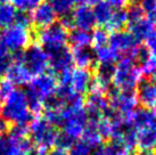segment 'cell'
<instances>
[{"label": "cell", "instance_id": "obj_17", "mask_svg": "<svg viewBox=\"0 0 156 155\" xmlns=\"http://www.w3.org/2000/svg\"><path fill=\"white\" fill-rule=\"evenodd\" d=\"M138 102L145 108L156 110V85L152 81H143L138 87Z\"/></svg>", "mask_w": 156, "mask_h": 155}, {"label": "cell", "instance_id": "obj_37", "mask_svg": "<svg viewBox=\"0 0 156 155\" xmlns=\"http://www.w3.org/2000/svg\"><path fill=\"white\" fill-rule=\"evenodd\" d=\"M48 150L44 148V147L37 146V145H32V147L30 148V151L27 153V155H46L47 154Z\"/></svg>", "mask_w": 156, "mask_h": 155}, {"label": "cell", "instance_id": "obj_22", "mask_svg": "<svg viewBox=\"0 0 156 155\" xmlns=\"http://www.w3.org/2000/svg\"><path fill=\"white\" fill-rule=\"evenodd\" d=\"M92 10H94V15H95V18H96V23L100 26L101 25L105 26L107 24V22L109 21V18H111L113 12H114V9L107 4L106 0H100V1H98L94 6Z\"/></svg>", "mask_w": 156, "mask_h": 155}, {"label": "cell", "instance_id": "obj_11", "mask_svg": "<svg viewBox=\"0 0 156 155\" xmlns=\"http://www.w3.org/2000/svg\"><path fill=\"white\" fill-rule=\"evenodd\" d=\"M84 108L87 112L89 121L98 120L108 111V102L105 94L97 91H89L87 102L84 103Z\"/></svg>", "mask_w": 156, "mask_h": 155}, {"label": "cell", "instance_id": "obj_1", "mask_svg": "<svg viewBox=\"0 0 156 155\" xmlns=\"http://www.w3.org/2000/svg\"><path fill=\"white\" fill-rule=\"evenodd\" d=\"M26 87L25 94L31 113L39 114L44 110V104L56 96L58 81L52 73L44 72L39 75H34Z\"/></svg>", "mask_w": 156, "mask_h": 155}, {"label": "cell", "instance_id": "obj_30", "mask_svg": "<svg viewBox=\"0 0 156 155\" xmlns=\"http://www.w3.org/2000/svg\"><path fill=\"white\" fill-rule=\"evenodd\" d=\"M14 90H15V86L8 79H0V100L4 102Z\"/></svg>", "mask_w": 156, "mask_h": 155}, {"label": "cell", "instance_id": "obj_26", "mask_svg": "<svg viewBox=\"0 0 156 155\" xmlns=\"http://www.w3.org/2000/svg\"><path fill=\"white\" fill-rule=\"evenodd\" d=\"M50 5L55 10L57 17L69 16L73 10V5L69 0H50Z\"/></svg>", "mask_w": 156, "mask_h": 155}, {"label": "cell", "instance_id": "obj_19", "mask_svg": "<svg viewBox=\"0 0 156 155\" xmlns=\"http://www.w3.org/2000/svg\"><path fill=\"white\" fill-rule=\"evenodd\" d=\"M73 64L76 65V67L81 69H90L95 65V55L94 50H91L90 47L87 48H72L71 50Z\"/></svg>", "mask_w": 156, "mask_h": 155}, {"label": "cell", "instance_id": "obj_25", "mask_svg": "<svg viewBox=\"0 0 156 155\" xmlns=\"http://www.w3.org/2000/svg\"><path fill=\"white\" fill-rule=\"evenodd\" d=\"M16 9L9 2H1L0 4V27H7L15 23L16 17Z\"/></svg>", "mask_w": 156, "mask_h": 155}, {"label": "cell", "instance_id": "obj_3", "mask_svg": "<svg viewBox=\"0 0 156 155\" xmlns=\"http://www.w3.org/2000/svg\"><path fill=\"white\" fill-rule=\"evenodd\" d=\"M1 117L7 123H13L14 125H27L30 123L32 121V113L29 107L25 91L15 89L5 99L1 105Z\"/></svg>", "mask_w": 156, "mask_h": 155}, {"label": "cell", "instance_id": "obj_36", "mask_svg": "<svg viewBox=\"0 0 156 155\" xmlns=\"http://www.w3.org/2000/svg\"><path fill=\"white\" fill-rule=\"evenodd\" d=\"M155 4H156V0H140V2H139L140 7L143 8L144 13L146 14H148L152 10V8L154 7Z\"/></svg>", "mask_w": 156, "mask_h": 155}, {"label": "cell", "instance_id": "obj_14", "mask_svg": "<svg viewBox=\"0 0 156 155\" xmlns=\"http://www.w3.org/2000/svg\"><path fill=\"white\" fill-rule=\"evenodd\" d=\"M57 15L55 10L52 9L50 2L42 1L37 7L32 9L31 14V22L34 24L37 27L44 29L47 26L51 25L54 23H56Z\"/></svg>", "mask_w": 156, "mask_h": 155}, {"label": "cell", "instance_id": "obj_42", "mask_svg": "<svg viewBox=\"0 0 156 155\" xmlns=\"http://www.w3.org/2000/svg\"><path fill=\"white\" fill-rule=\"evenodd\" d=\"M147 15H148L147 17L149 18V20L153 22V24L155 25V24H156V4L154 5V7L152 8V10H151V12H149Z\"/></svg>", "mask_w": 156, "mask_h": 155}, {"label": "cell", "instance_id": "obj_6", "mask_svg": "<svg viewBox=\"0 0 156 155\" xmlns=\"http://www.w3.org/2000/svg\"><path fill=\"white\" fill-rule=\"evenodd\" d=\"M27 128L32 144L47 150L49 147L56 145V140L59 132L56 129V127L47 122L44 117L37 116L35 119H32Z\"/></svg>", "mask_w": 156, "mask_h": 155}, {"label": "cell", "instance_id": "obj_35", "mask_svg": "<svg viewBox=\"0 0 156 155\" xmlns=\"http://www.w3.org/2000/svg\"><path fill=\"white\" fill-rule=\"evenodd\" d=\"M107 4L112 7L114 10H120L124 9L129 4V0H106Z\"/></svg>", "mask_w": 156, "mask_h": 155}, {"label": "cell", "instance_id": "obj_16", "mask_svg": "<svg viewBox=\"0 0 156 155\" xmlns=\"http://www.w3.org/2000/svg\"><path fill=\"white\" fill-rule=\"evenodd\" d=\"M48 57H49V67H51L52 71L57 73L71 70L73 66L72 54L67 47H63L55 52H49Z\"/></svg>", "mask_w": 156, "mask_h": 155}, {"label": "cell", "instance_id": "obj_9", "mask_svg": "<svg viewBox=\"0 0 156 155\" xmlns=\"http://www.w3.org/2000/svg\"><path fill=\"white\" fill-rule=\"evenodd\" d=\"M38 41L47 54H49L66 47L69 41V31L61 23H54L47 27L40 29L38 32Z\"/></svg>", "mask_w": 156, "mask_h": 155}, {"label": "cell", "instance_id": "obj_23", "mask_svg": "<svg viewBox=\"0 0 156 155\" xmlns=\"http://www.w3.org/2000/svg\"><path fill=\"white\" fill-rule=\"evenodd\" d=\"M128 23H129V20H128L126 10H124V9L114 10L111 18H109V21L105 25V30L112 31V32L121 31L124 26L128 25Z\"/></svg>", "mask_w": 156, "mask_h": 155}, {"label": "cell", "instance_id": "obj_10", "mask_svg": "<svg viewBox=\"0 0 156 155\" xmlns=\"http://www.w3.org/2000/svg\"><path fill=\"white\" fill-rule=\"evenodd\" d=\"M108 45L119 55L130 56L134 60L141 48L139 46V41L134 39L129 31L123 30L113 32L108 38Z\"/></svg>", "mask_w": 156, "mask_h": 155}, {"label": "cell", "instance_id": "obj_34", "mask_svg": "<svg viewBox=\"0 0 156 155\" xmlns=\"http://www.w3.org/2000/svg\"><path fill=\"white\" fill-rule=\"evenodd\" d=\"M15 23H17L20 25L30 27L31 25V16L26 10H18L16 13V17H15Z\"/></svg>", "mask_w": 156, "mask_h": 155}, {"label": "cell", "instance_id": "obj_28", "mask_svg": "<svg viewBox=\"0 0 156 155\" xmlns=\"http://www.w3.org/2000/svg\"><path fill=\"white\" fill-rule=\"evenodd\" d=\"M108 38L109 34L107 30L105 29H96L92 33H91V45L94 46V48H98L101 46H105L108 43Z\"/></svg>", "mask_w": 156, "mask_h": 155}, {"label": "cell", "instance_id": "obj_44", "mask_svg": "<svg viewBox=\"0 0 156 155\" xmlns=\"http://www.w3.org/2000/svg\"><path fill=\"white\" fill-rule=\"evenodd\" d=\"M71 2H72V5H78V6H80V5H86V0H69Z\"/></svg>", "mask_w": 156, "mask_h": 155}, {"label": "cell", "instance_id": "obj_13", "mask_svg": "<svg viewBox=\"0 0 156 155\" xmlns=\"http://www.w3.org/2000/svg\"><path fill=\"white\" fill-rule=\"evenodd\" d=\"M71 20H72L73 27L79 30L90 31L97 25L94 10L91 8V6H88V5H80L74 10H72Z\"/></svg>", "mask_w": 156, "mask_h": 155}, {"label": "cell", "instance_id": "obj_41", "mask_svg": "<svg viewBox=\"0 0 156 155\" xmlns=\"http://www.w3.org/2000/svg\"><path fill=\"white\" fill-rule=\"evenodd\" d=\"M7 130H8V123L2 117H0V135L6 134Z\"/></svg>", "mask_w": 156, "mask_h": 155}, {"label": "cell", "instance_id": "obj_47", "mask_svg": "<svg viewBox=\"0 0 156 155\" xmlns=\"http://www.w3.org/2000/svg\"><path fill=\"white\" fill-rule=\"evenodd\" d=\"M0 115H1V103H0Z\"/></svg>", "mask_w": 156, "mask_h": 155}, {"label": "cell", "instance_id": "obj_24", "mask_svg": "<svg viewBox=\"0 0 156 155\" xmlns=\"http://www.w3.org/2000/svg\"><path fill=\"white\" fill-rule=\"evenodd\" d=\"M80 139H82L83 142H87L88 145L92 147L94 150H95L96 147L100 146L101 142H103V138L100 137V135L98 134V131L96 129L95 123L91 122V121H88L87 128H86L82 137L80 138Z\"/></svg>", "mask_w": 156, "mask_h": 155}, {"label": "cell", "instance_id": "obj_39", "mask_svg": "<svg viewBox=\"0 0 156 155\" xmlns=\"http://www.w3.org/2000/svg\"><path fill=\"white\" fill-rule=\"evenodd\" d=\"M44 0H26V10L33 9L39 4H41Z\"/></svg>", "mask_w": 156, "mask_h": 155}, {"label": "cell", "instance_id": "obj_32", "mask_svg": "<svg viewBox=\"0 0 156 155\" xmlns=\"http://www.w3.org/2000/svg\"><path fill=\"white\" fill-rule=\"evenodd\" d=\"M0 155H14L13 146L8 135H0Z\"/></svg>", "mask_w": 156, "mask_h": 155}, {"label": "cell", "instance_id": "obj_20", "mask_svg": "<svg viewBox=\"0 0 156 155\" xmlns=\"http://www.w3.org/2000/svg\"><path fill=\"white\" fill-rule=\"evenodd\" d=\"M94 55L95 60L98 64H112L119 60L120 55L113 49L108 43L98 48H94Z\"/></svg>", "mask_w": 156, "mask_h": 155}, {"label": "cell", "instance_id": "obj_8", "mask_svg": "<svg viewBox=\"0 0 156 155\" xmlns=\"http://www.w3.org/2000/svg\"><path fill=\"white\" fill-rule=\"evenodd\" d=\"M107 102L109 110L121 116L132 114L139 104L137 94L134 91L119 90L116 88L107 91Z\"/></svg>", "mask_w": 156, "mask_h": 155}, {"label": "cell", "instance_id": "obj_29", "mask_svg": "<svg viewBox=\"0 0 156 155\" xmlns=\"http://www.w3.org/2000/svg\"><path fill=\"white\" fill-rule=\"evenodd\" d=\"M13 62V56L8 52L0 48V79L6 75L7 70Z\"/></svg>", "mask_w": 156, "mask_h": 155}, {"label": "cell", "instance_id": "obj_38", "mask_svg": "<svg viewBox=\"0 0 156 155\" xmlns=\"http://www.w3.org/2000/svg\"><path fill=\"white\" fill-rule=\"evenodd\" d=\"M9 4L12 5L15 9L18 10H26V0H8ZM27 12V10H26Z\"/></svg>", "mask_w": 156, "mask_h": 155}, {"label": "cell", "instance_id": "obj_4", "mask_svg": "<svg viewBox=\"0 0 156 155\" xmlns=\"http://www.w3.org/2000/svg\"><path fill=\"white\" fill-rule=\"evenodd\" d=\"M143 72L132 57L123 56L114 65L112 83L119 90L133 91L143 82Z\"/></svg>", "mask_w": 156, "mask_h": 155}, {"label": "cell", "instance_id": "obj_2", "mask_svg": "<svg viewBox=\"0 0 156 155\" xmlns=\"http://www.w3.org/2000/svg\"><path fill=\"white\" fill-rule=\"evenodd\" d=\"M126 123L132 125L140 150H153L156 147V110L140 108L132 114L122 116Z\"/></svg>", "mask_w": 156, "mask_h": 155}, {"label": "cell", "instance_id": "obj_40", "mask_svg": "<svg viewBox=\"0 0 156 155\" xmlns=\"http://www.w3.org/2000/svg\"><path fill=\"white\" fill-rule=\"evenodd\" d=\"M46 155H69V154H67V151H65V150H62V148L56 147V148H54L51 151L47 152Z\"/></svg>", "mask_w": 156, "mask_h": 155}, {"label": "cell", "instance_id": "obj_45", "mask_svg": "<svg viewBox=\"0 0 156 155\" xmlns=\"http://www.w3.org/2000/svg\"><path fill=\"white\" fill-rule=\"evenodd\" d=\"M98 1H100V0H86V5H88V6H95Z\"/></svg>", "mask_w": 156, "mask_h": 155}, {"label": "cell", "instance_id": "obj_46", "mask_svg": "<svg viewBox=\"0 0 156 155\" xmlns=\"http://www.w3.org/2000/svg\"><path fill=\"white\" fill-rule=\"evenodd\" d=\"M1 2H8V0H0V4Z\"/></svg>", "mask_w": 156, "mask_h": 155}, {"label": "cell", "instance_id": "obj_15", "mask_svg": "<svg viewBox=\"0 0 156 155\" xmlns=\"http://www.w3.org/2000/svg\"><path fill=\"white\" fill-rule=\"evenodd\" d=\"M32 78L33 75L25 65L17 57L13 56V62L7 70L6 79H8L14 86H27Z\"/></svg>", "mask_w": 156, "mask_h": 155}, {"label": "cell", "instance_id": "obj_43", "mask_svg": "<svg viewBox=\"0 0 156 155\" xmlns=\"http://www.w3.org/2000/svg\"><path fill=\"white\" fill-rule=\"evenodd\" d=\"M137 155H156L152 150H141Z\"/></svg>", "mask_w": 156, "mask_h": 155}, {"label": "cell", "instance_id": "obj_48", "mask_svg": "<svg viewBox=\"0 0 156 155\" xmlns=\"http://www.w3.org/2000/svg\"><path fill=\"white\" fill-rule=\"evenodd\" d=\"M155 85H156V83H155Z\"/></svg>", "mask_w": 156, "mask_h": 155}, {"label": "cell", "instance_id": "obj_31", "mask_svg": "<svg viewBox=\"0 0 156 155\" xmlns=\"http://www.w3.org/2000/svg\"><path fill=\"white\" fill-rule=\"evenodd\" d=\"M126 14H128V20H129V23L133 21H137L139 18H141L145 16V13H144L143 8L140 7L139 4H132L126 10Z\"/></svg>", "mask_w": 156, "mask_h": 155}, {"label": "cell", "instance_id": "obj_5", "mask_svg": "<svg viewBox=\"0 0 156 155\" xmlns=\"http://www.w3.org/2000/svg\"><path fill=\"white\" fill-rule=\"evenodd\" d=\"M32 33L30 27L14 23L5 27L0 33V48L6 52H21L31 45Z\"/></svg>", "mask_w": 156, "mask_h": 155}, {"label": "cell", "instance_id": "obj_18", "mask_svg": "<svg viewBox=\"0 0 156 155\" xmlns=\"http://www.w3.org/2000/svg\"><path fill=\"white\" fill-rule=\"evenodd\" d=\"M154 26L155 25L153 24V22L148 17H146V16L139 18L137 21L128 23L129 32L133 35L134 39H136L137 41H139V42L147 38L148 34L155 29Z\"/></svg>", "mask_w": 156, "mask_h": 155}, {"label": "cell", "instance_id": "obj_12", "mask_svg": "<svg viewBox=\"0 0 156 155\" xmlns=\"http://www.w3.org/2000/svg\"><path fill=\"white\" fill-rule=\"evenodd\" d=\"M92 73L88 69L75 67L69 71V87L75 94L82 96L89 91L92 83Z\"/></svg>", "mask_w": 156, "mask_h": 155}, {"label": "cell", "instance_id": "obj_7", "mask_svg": "<svg viewBox=\"0 0 156 155\" xmlns=\"http://www.w3.org/2000/svg\"><path fill=\"white\" fill-rule=\"evenodd\" d=\"M15 57L25 65L32 75H39L47 72L49 69V57L47 52L39 43L30 45L21 52H16Z\"/></svg>", "mask_w": 156, "mask_h": 155}, {"label": "cell", "instance_id": "obj_27", "mask_svg": "<svg viewBox=\"0 0 156 155\" xmlns=\"http://www.w3.org/2000/svg\"><path fill=\"white\" fill-rule=\"evenodd\" d=\"M69 155H91L94 148L89 146L87 142H83L82 139H78L73 142V145L69 148Z\"/></svg>", "mask_w": 156, "mask_h": 155}, {"label": "cell", "instance_id": "obj_21", "mask_svg": "<svg viewBox=\"0 0 156 155\" xmlns=\"http://www.w3.org/2000/svg\"><path fill=\"white\" fill-rule=\"evenodd\" d=\"M69 42L72 48H87L91 46V33L89 31L74 29L69 33Z\"/></svg>", "mask_w": 156, "mask_h": 155}, {"label": "cell", "instance_id": "obj_33", "mask_svg": "<svg viewBox=\"0 0 156 155\" xmlns=\"http://www.w3.org/2000/svg\"><path fill=\"white\" fill-rule=\"evenodd\" d=\"M144 41H145V47H146L145 49L148 52V54L156 57V29H154Z\"/></svg>", "mask_w": 156, "mask_h": 155}]
</instances>
